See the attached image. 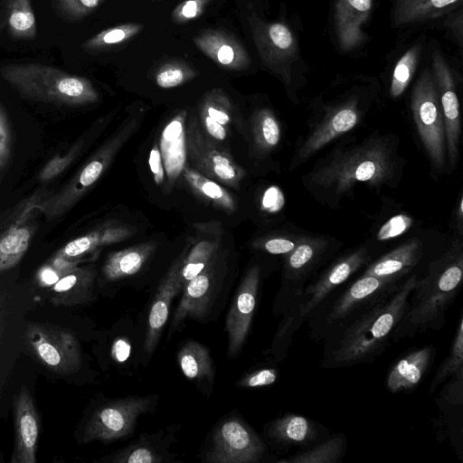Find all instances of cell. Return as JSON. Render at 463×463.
<instances>
[{
	"instance_id": "obj_1",
	"label": "cell",
	"mask_w": 463,
	"mask_h": 463,
	"mask_svg": "<svg viewBox=\"0 0 463 463\" xmlns=\"http://www.w3.org/2000/svg\"><path fill=\"white\" fill-rule=\"evenodd\" d=\"M418 278L411 275L325 341L321 366L335 369L373 362L383 353L402 319Z\"/></svg>"
},
{
	"instance_id": "obj_2",
	"label": "cell",
	"mask_w": 463,
	"mask_h": 463,
	"mask_svg": "<svg viewBox=\"0 0 463 463\" xmlns=\"http://www.w3.org/2000/svg\"><path fill=\"white\" fill-rule=\"evenodd\" d=\"M398 163L390 140L368 138L359 144L337 148L306 176V184L333 199L347 194L358 183L379 186L395 177Z\"/></svg>"
},
{
	"instance_id": "obj_3",
	"label": "cell",
	"mask_w": 463,
	"mask_h": 463,
	"mask_svg": "<svg viewBox=\"0 0 463 463\" xmlns=\"http://www.w3.org/2000/svg\"><path fill=\"white\" fill-rule=\"evenodd\" d=\"M463 276L460 250L450 251L432 263L429 273L417 279L409 298L405 314L392 340L414 336L427 330H439L445 323L449 307L457 298Z\"/></svg>"
},
{
	"instance_id": "obj_4",
	"label": "cell",
	"mask_w": 463,
	"mask_h": 463,
	"mask_svg": "<svg viewBox=\"0 0 463 463\" xmlns=\"http://www.w3.org/2000/svg\"><path fill=\"white\" fill-rule=\"evenodd\" d=\"M0 74L22 96L37 101L80 105L98 98L87 79L45 64H7L0 69Z\"/></svg>"
},
{
	"instance_id": "obj_5",
	"label": "cell",
	"mask_w": 463,
	"mask_h": 463,
	"mask_svg": "<svg viewBox=\"0 0 463 463\" xmlns=\"http://www.w3.org/2000/svg\"><path fill=\"white\" fill-rule=\"evenodd\" d=\"M368 259L369 254L365 249L354 250L338 259L317 279L303 288L288 307L276 335V345L279 348L281 358L286 355L295 332Z\"/></svg>"
},
{
	"instance_id": "obj_6",
	"label": "cell",
	"mask_w": 463,
	"mask_h": 463,
	"mask_svg": "<svg viewBox=\"0 0 463 463\" xmlns=\"http://www.w3.org/2000/svg\"><path fill=\"white\" fill-rule=\"evenodd\" d=\"M401 280L363 274L308 318L310 335L321 341L396 288Z\"/></svg>"
},
{
	"instance_id": "obj_7",
	"label": "cell",
	"mask_w": 463,
	"mask_h": 463,
	"mask_svg": "<svg viewBox=\"0 0 463 463\" xmlns=\"http://www.w3.org/2000/svg\"><path fill=\"white\" fill-rule=\"evenodd\" d=\"M414 122L426 152L436 167L445 164L446 138L443 115L432 72L426 68L411 97Z\"/></svg>"
},
{
	"instance_id": "obj_8",
	"label": "cell",
	"mask_w": 463,
	"mask_h": 463,
	"mask_svg": "<svg viewBox=\"0 0 463 463\" xmlns=\"http://www.w3.org/2000/svg\"><path fill=\"white\" fill-rule=\"evenodd\" d=\"M24 337L28 347L48 370L69 374L80 368V346L71 332L50 324L30 323Z\"/></svg>"
},
{
	"instance_id": "obj_9",
	"label": "cell",
	"mask_w": 463,
	"mask_h": 463,
	"mask_svg": "<svg viewBox=\"0 0 463 463\" xmlns=\"http://www.w3.org/2000/svg\"><path fill=\"white\" fill-rule=\"evenodd\" d=\"M250 25L263 64L289 82L292 65L299 58L298 41L292 30L283 22H266L255 14L250 16Z\"/></svg>"
},
{
	"instance_id": "obj_10",
	"label": "cell",
	"mask_w": 463,
	"mask_h": 463,
	"mask_svg": "<svg viewBox=\"0 0 463 463\" xmlns=\"http://www.w3.org/2000/svg\"><path fill=\"white\" fill-rule=\"evenodd\" d=\"M152 401V396H132L101 406L88 421L83 442H107L128 436L135 430L137 418L149 410Z\"/></svg>"
},
{
	"instance_id": "obj_11",
	"label": "cell",
	"mask_w": 463,
	"mask_h": 463,
	"mask_svg": "<svg viewBox=\"0 0 463 463\" xmlns=\"http://www.w3.org/2000/svg\"><path fill=\"white\" fill-rule=\"evenodd\" d=\"M205 460L212 463H256L265 452L260 437L237 418L222 421L214 430Z\"/></svg>"
},
{
	"instance_id": "obj_12",
	"label": "cell",
	"mask_w": 463,
	"mask_h": 463,
	"mask_svg": "<svg viewBox=\"0 0 463 463\" xmlns=\"http://www.w3.org/2000/svg\"><path fill=\"white\" fill-rule=\"evenodd\" d=\"M432 74L434 77L439 104L443 115L445 138L449 163L455 165L458 156L460 137L459 103L451 70L437 50L432 52Z\"/></svg>"
},
{
	"instance_id": "obj_13",
	"label": "cell",
	"mask_w": 463,
	"mask_h": 463,
	"mask_svg": "<svg viewBox=\"0 0 463 463\" xmlns=\"http://www.w3.org/2000/svg\"><path fill=\"white\" fill-rule=\"evenodd\" d=\"M260 269L254 267L241 281L226 318L228 354L235 355L249 333L257 303Z\"/></svg>"
},
{
	"instance_id": "obj_14",
	"label": "cell",
	"mask_w": 463,
	"mask_h": 463,
	"mask_svg": "<svg viewBox=\"0 0 463 463\" xmlns=\"http://www.w3.org/2000/svg\"><path fill=\"white\" fill-rule=\"evenodd\" d=\"M14 445L11 463H35L40 420L30 392L21 386L14 401Z\"/></svg>"
},
{
	"instance_id": "obj_15",
	"label": "cell",
	"mask_w": 463,
	"mask_h": 463,
	"mask_svg": "<svg viewBox=\"0 0 463 463\" xmlns=\"http://www.w3.org/2000/svg\"><path fill=\"white\" fill-rule=\"evenodd\" d=\"M359 119L360 111L354 99L333 108L303 142L293 164L304 162L329 142L350 131Z\"/></svg>"
},
{
	"instance_id": "obj_16",
	"label": "cell",
	"mask_w": 463,
	"mask_h": 463,
	"mask_svg": "<svg viewBox=\"0 0 463 463\" xmlns=\"http://www.w3.org/2000/svg\"><path fill=\"white\" fill-rule=\"evenodd\" d=\"M194 43L204 55L221 67L241 71L250 63V57L244 46L226 31L203 30L194 37Z\"/></svg>"
},
{
	"instance_id": "obj_17",
	"label": "cell",
	"mask_w": 463,
	"mask_h": 463,
	"mask_svg": "<svg viewBox=\"0 0 463 463\" xmlns=\"http://www.w3.org/2000/svg\"><path fill=\"white\" fill-rule=\"evenodd\" d=\"M373 0H335V24L342 51L349 52L365 39L364 25L368 21Z\"/></svg>"
},
{
	"instance_id": "obj_18",
	"label": "cell",
	"mask_w": 463,
	"mask_h": 463,
	"mask_svg": "<svg viewBox=\"0 0 463 463\" xmlns=\"http://www.w3.org/2000/svg\"><path fill=\"white\" fill-rule=\"evenodd\" d=\"M324 251V243L314 239H298L296 247L286 254L284 278L288 307L303 289V284ZM287 307V308H288Z\"/></svg>"
},
{
	"instance_id": "obj_19",
	"label": "cell",
	"mask_w": 463,
	"mask_h": 463,
	"mask_svg": "<svg viewBox=\"0 0 463 463\" xmlns=\"http://www.w3.org/2000/svg\"><path fill=\"white\" fill-rule=\"evenodd\" d=\"M180 289H183V286L179 279V269L174 267L160 283L150 308L144 343L147 354H151L156 347L169 316L172 299Z\"/></svg>"
},
{
	"instance_id": "obj_20",
	"label": "cell",
	"mask_w": 463,
	"mask_h": 463,
	"mask_svg": "<svg viewBox=\"0 0 463 463\" xmlns=\"http://www.w3.org/2000/svg\"><path fill=\"white\" fill-rule=\"evenodd\" d=\"M433 357V347L426 345L402 356L391 368L386 386L392 393L413 390L427 373Z\"/></svg>"
},
{
	"instance_id": "obj_21",
	"label": "cell",
	"mask_w": 463,
	"mask_h": 463,
	"mask_svg": "<svg viewBox=\"0 0 463 463\" xmlns=\"http://www.w3.org/2000/svg\"><path fill=\"white\" fill-rule=\"evenodd\" d=\"M421 256V243L413 239L379 258L363 274L401 280L418 264Z\"/></svg>"
},
{
	"instance_id": "obj_22",
	"label": "cell",
	"mask_w": 463,
	"mask_h": 463,
	"mask_svg": "<svg viewBox=\"0 0 463 463\" xmlns=\"http://www.w3.org/2000/svg\"><path fill=\"white\" fill-rule=\"evenodd\" d=\"M212 291V276L203 269L184 287L182 298L173 317V326L187 317L203 318L207 313Z\"/></svg>"
},
{
	"instance_id": "obj_23",
	"label": "cell",
	"mask_w": 463,
	"mask_h": 463,
	"mask_svg": "<svg viewBox=\"0 0 463 463\" xmlns=\"http://www.w3.org/2000/svg\"><path fill=\"white\" fill-rule=\"evenodd\" d=\"M461 4L462 0H395L392 22L399 27L435 19Z\"/></svg>"
},
{
	"instance_id": "obj_24",
	"label": "cell",
	"mask_w": 463,
	"mask_h": 463,
	"mask_svg": "<svg viewBox=\"0 0 463 463\" xmlns=\"http://www.w3.org/2000/svg\"><path fill=\"white\" fill-rule=\"evenodd\" d=\"M268 435L282 445H301L316 439L317 428L314 422L306 417L287 413L269 424Z\"/></svg>"
},
{
	"instance_id": "obj_25",
	"label": "cell",
	"mask_w": 463,
	"mask_h": 463,
	"mask_svg": "<svg viewBox=\"0 0 463 463\" xmlns=\"http://www.w3.org/2000/svg\"><path fill=\"white\" fill-rule=\"evenodd\" d=\"M160 153L164 169L169 179L178 176L185 161L183 119L176 117L164 128L160 138Z\"/></svg>"
},
{
	"instance_id": "obj_26",
	"label": "cell",
	"mask_w": 463,
	"mask_h": 463,
	"mask_svg": "<svg viewBox=\"0 0 463 463\" xmlns=\"http://www.w3.org/2000/svg\"><path fill=\"white\" fill-rule=\"evenodd\" d=\"M55 305H77L92 297V276L75 269L62 276L52 287Z\"/></svg>"
},
{
	"instance_id": "obj_27",
	"label": "cell",
	"mask_w": 463,
	"mask_h": 463,
	"mask_svg": "<svg viewBox=\"0 0 463 463\" xmlns=\"http://www.w3.org/2000/svg\"><path fill=\"white\" fill-rule=\"evenodd\" d=\"M177 361L181 371L188 379H213V363L204 345L195 341H188L178 352Z\"/></svg>"
},
{
	"instance_id": "obj_28",
	"label": "cell",
	"mask_w": 463,
	"mask_h": 463,
	"mask_svg": "<svg viewBox=\"0 0 463 463\" xmlns=\"http://www.w3.org/2000/svg\"><path fill=\"white\" fill-rule=\"evenodd\" d=\"M7 30L16 39L30 40L37 34V26L31 0H8Z\"/></svg>"
},
{
	"instance_id": "obj_29",
	"label": "cell",
	"mask_w": 463,
	"mask_h": 463,
	"mask_svg": "<svg viewBox=\"0 0 463 463\" xmlns=\"http://www.w3.org/2000/svg\"><path fill=\"white\" fill-rule=\"evenodd\" d=\"M346 450V440L344 435H335L316 447L280 459L279 463H337Z\"/></svg>"
},
{
	"instance_id": "obj_30",
	"label": "cell",
	"mask_w": 463,
	"mask_h": 463,
	"mask_svg": "<svg viewBox=\"0 0 463 463\" xmlns=\"http://www.w3.org/2000/svg\"><path fill=\"white\" fill-rule=\"evenodd\" d=\"M143 27L141 24L128 23L104 29L85 41L82 48L89 52H99L127 43L138 34Z\"/></svg>"
},
{
	"instance_id": "obj_31",
	"label": "cell",
	"mask_w": 463,
	"mask_h": 463,
	"mask_svg": "<svg viewBox=\"0 0 463 463\" xmlns=\"http://www.w3.org/2000/svg\"><path fill=\"white\" fill-rule=\"evenodd\" d=\"M422 52V43L419 42L410 47L396 62L391 80L390 94L399 98L409 86Z\"/></svg>"
},
{
	"instance_id": "obj_32",
	"label": "cell",
	"mask_w": 463,
	"mask_h": 463,
	"mask_svg": "<svg viewBox=\"0 0 463 463\" xmlns=\"http://www.w3.org/2000/svg\"><path fill=\"white\" fill-rule=\"evenodd\" d=\"M147 257L144 249H131L115 253L107 260L103 271L109 280L119 279L134 275L142 267Z\"/></svg>"
},
{
	"instance_id": "obj_33",
	"label": "cell",
	"mask_w": 463,
	"mask_h": 463,
	"mask_svg": "<svg viewBox=\"0 0 463 463\" xmlns=\"http://www.w3.org/2000/svg\"><path fill=\"white\" fill-rule=\"evenodd\" d=\"M31 240L26 227L9 231L0 239V271L14 267L26 252Z\"/></svg>"
},
{
	"instance_id": "obj_34",
	"label": "cell",
	"mask_w": 463,
	"mask_h": 463,
	"mask_svg": "<svg viewBox=\"0 0 463 463\" xmlns=\"http://www.w3.org/2000/svg\"><path fill=\"white\" fill-rule=\"evenodd\" d=\"M463 372V318L460 316L458 328L449 354L440 364L433 378L430 393L435 392L437 387L450 376Z\"/></svg>"
},
{
	"instance_id": "obj_35",
	"label": "cell",
	"mask_w": 463,
	"mask_h": 463,
	"mask_svg": "<svg viewBox=\"0 0 463 463\" xmlns=\"http://www.w3.org/2000/svg\"><path fill=\"white\" fill-rule=\"evenodd\" d=\"M195 71L181 60H168L155 73L156 84L164 89L177 87L195 76Z\"/></svg>"
},
{
	"instance_id": "obj_36",
	"label": "cell",
	"mask_w": 463,
	"mask_h": 463,
	"mask_svg": "<svg viewBox=\"0 0 463 463\" xmlns=\"http://www.w3.org/2000/svg\"><path fill=\"white\" fill-rule=\"evenodd\" d=\"M102 460L113 463H160L163 461V457L151 445L137 442Z\"/></svg>"
},
{
	"instance_id": "obj_37",
	"label": "cell",
	"mask_w": 463,
	"mask_h": 463,
	"mask_svg": "<svg viewBox=\"0 0 463 463\" xmlns=\"http://www.w3.org/2000/svg\"><path fill=\"white\" fill-rule=\"evenodd\" d=\"M213 248L204 243L200 244L194 249L188 257L186 263L179 272V279L183 288L188 281L196 277L205 269L206 262L209 260Z\"/></svg>"
},
{
	"instance_id": "obj_38",
	"label": "cell",
	"mask_w": 463,
	"mask_h": 463,
	"mask_svg": "<svg viewBox=\"0 0 463 463\" xmlns=\"http://www.w3.org/2000/svg\"><path fill=\"white\" fill-rule=\"evenodd\" d=\"M107 0H54L58 12L66 19L80 20L91 14Z\"/></svg>"
},
{
	"instance_id": "obj_39",
	"label": "cell",
	"mask_w": 463,
	"mask_h": 463,
	"mask_svg": "<svg viewBox=\"0 0 463 463\" xmlns=\"http://www.w3.org/2000/svg\"><path fill=\"white\" fill-rule=\"evenodd\" d=\"M186 177L189 182L204 195L228 208H232L231 196L216 183L205 179L202 175L190 170L186 171Z\"/></svg>"
},
{
	"instance_id": "obj_40",
	"label": "cell",
	"mask_w": 463,
	"mask_h": 463,
	"mask_svg": "<svg viewBox=\"0 0 463 463\" xmlns=\"http://www.w3.org/2000/svg\"><path fill=\"white\" fill-rule=\"evenodd\" d=\"M211 0H184L175 7L171 14L174 23L182 24L203 15Z\"/></svg>"
},
{
	"instance_id": "obj_41",
	"label": "cell",
	"mask_w": 463,
	"mask_h": 463,
	"mask_svg": "<svg viewBox=\"0 0 463 463\" xmlns=\"http://www.w3.org/2000/svg\"><path fill=\"white\" fill-rule=\"evenodd\" d=\"M259 136L263 146L272 148L280 139L279 125L270 111L261 113L259 123Z\"/></svg>"
},
{
	"instance_id": "obj_42",
	"label": "cell",
	"mask_w": 463,
	"mask_h": 463,
	"mask_svg": "<svg viewBox=\"0 0 463 463\" xmlns=\"http://www.w3.org/2000/svg\"><path fill=\"white\" fill-rule=\"evenodd\" d=\"M413 220L411 216L400 213L389 219L379 230L377 239L387 241L398 237L407 232L412 225Z\"/></svg>"
},
{
	"instance_id": "obj_43",
	"label": "cell",
	"mask_w": 463,
	"mask_h": 463,
	"mask_svg": "<svg viewBox=\"0 0 463 463\" xmlns=\"http://www.w3.org/2000/svg\"><path fill=\"white\" fill-rule=\"evenodd\" d=\"M97 243L96 235L82 236L68 242L57 256L66 260L76 258L90 250Z\"/></svg>"
},
{
	"instance_id": "obj_44",
	"label": "cell",
	"mask_w": 463,
	"mask_h": 463,
	"mask_svg": "<svg viewBox=\"0 0 463 463\" xmlns=\"http://www.w3.org/2000/svg\"><path fill=\"white\" fill-rule=\"evenodd\" d=\"M277 379L278 372L276 369L262 368L241 378L238 385L247 388L262 387L273 384Z\"/></svg>"
},
{
	"instance_id": "obj_45",
	"label": "cell",
	"mask_w": 463,
	"mask_h": 463,
	"mask_svg": "<svg viewBox=\"0 0 463 463\" xmlns=\"http://www.w3.org/2000/svg\"><path fill=\"white\" fill-rule=\"evenodd\" d=\"M74 156L72 151L64 156H56L51 159L41 170L39 180L47 182L59 175L71 162Z\"/></svg>"
},
{
	"instance_id": "obj_46",
	"label": "cell",
	"mask_w": 463,
	"mask_h": 463,
	"mask_svg": "<svg viewBox=\"0 0 463 463\" xmlns=\"http://www.w3.org/2000/svg\"><path fill=\"white\" fill-rule=\"evenodd\" d=\"M11 150V133L8 119L0 104V169L8 162Z\"/></svg>"
},
{
	"instance_id": "obj_47",
	"label": "cell",
	"mask_w": 463,
	"mask_h": 463,
	"mask_svg": "<svg viewBox=\"0 0 463 463\" xmlns=\"http://www.w3.org/2000/svg\"><path fill=\"white\" fill-rule=\"evenodd\" d=\"M463 372L450 376L442 392V398L449 404H462Z\"/></svg>"
},
{
	"instance_id": "obj_48",
	"label": "cell",
	"mask_w": 463,
	"mask_h": 463,
	"mask_svg": "<svg viewBox=\"0 0 463 463\" xmlns=\"http://www.w3.org/2000/svg\"><path fill=\"white\" fill-rule=\"evenodd\" d=\"M213 171L221 179L232 180L236 170L231 161L224 156L214 153L212 156Z\"/></svg>"
},
{
	"instance_id": "obj_49",
	"label": "cell",
	"mask_w": 463,
	"mask_h": 463,
	"mask_svg": "<svg viewBox=\"0 0 463 463\" xmlns=\"http://www.w3.org/2000/svg\"><path fill=\"white\" fill-rule=\"evenodd\" d=\"M298 239L274 238L267 241L265 250L271 254H288L296 247Z\"/></svg>"
},
{
	"instance_id": "obj_50",
	"label": "cell",
	"mask_w": 463,
	"mask_h": 463,
	"mask_svg": "<svg viewBox=\"0 0 463 463\" xmlns=\"http://www.w3.org/2000/svg\"><path fill=\"white\" fill-rule=\"evenodd\" d=\"M65 274L67 273H64L53 265H47L39 270L37 274L38 283L42 287H52Z\"/></svg>"
},
{
	"instance_id": "obj_51",
	"label": "cell",
	"mask_w": 463,
	"mask_h": 463,
	"mask_svg": "<svg viewBox=\"0 0 463 463\" xmlns=\"http://www.w3.org/2000/svg\"><path fill=\"white\" fill-rule=\"evenodd\" d=\"M148 163L150 170L154 175V180L160 184L164 180V165L162 164V156L159 148L156 145L150 151Z\"/></svg>"
},
{
	"instance_id": "obj_52",
	"label": "cell",
	"mask_w": 463,
	"mask_h": 463,
	"mask_svg": "<svg viewBox=\"0 0 463 463\" xmlns=\"http://www.w3.org/2000/svg\"><path fill=\"white\" fill-rule=\"evenodd\" d=\"M130 349L131 345L128 339L118 338L112 345L111 357L118 363H123L128 358Z\"/></svg>"
},
{
	"instance_id": "obj_53",
	"label": "cell",
	"mask_w": 463,
	"mask_h": 463,
	"mask_svg": "<svg viewBox=\"0 0 463 463\" xmlns=\"http://www.w3.org/2000/svg\"><path fill=\"white\" fill-rule=\"evenodd\" d=\"M204 123L206 129L211 136L219 140H223L226 137V131L222 125L215 121L208 115L204 117Z\"/></svg>"
},
{
	"instance_id": "obj_54",
	"label": "cell",
	"mask_w": 463,
	"mask_h": 463,
	"mask_svg": "<svg viewBox=\"0 0 463 463\" xmlns=\"http://www.w3.org/2000/svg\"><path fill=\"white\" fill-rule=\"evenodd\" d=\"M206 113L209 117H211L222 126L228 124L230 121L228 114L222 109H220L213 106V103H209L208 106L206 107Z\"/></svg>"
}]
</instances>
